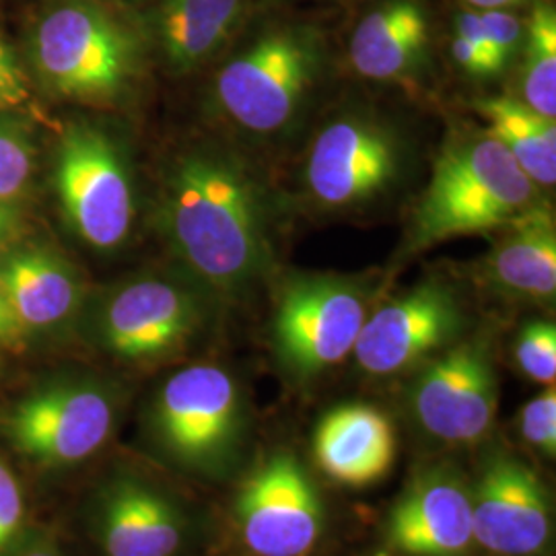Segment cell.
<instances>
[{
  "label": "cell",
  "mask_w": 556,
  "mask_h": 556,
  "mask_svg": "<svg viewBox=\"0 0 556 556\" xmlns=\"http://www.w3.org/2000/svg\"><path fill=\"white\" fill-rule=\"evenodd\" d=\"M157 223L184 273L217 299L245 298L275 268V202L236 144L178 151L161 176Z\"/></svg>",
  "instance_id": "6da1fadb"
},
{
  "label": "cell",
  "mask_w": 556,
  "mask_h": 556,
  "mask_svg": "<svg viewBox=\"0 0 556 556\" xmlns=\"http://www.w3.org/2000/svg\"><path fill=\"white\" fill-rule=\"evenodd\" d=\"M326 73L328 48L316 25L268 21L220 62L211 108L245 139H285L307 116Z\"/></svg>",
  "instance_id": "7a4b0ae2"
},
{
  "label": "cell",
  "mask_w": 556,
  "mask_h": 556,
  "mask_svg": "<svg viewBox=\"0 0 556 556\" xmlns=\"http://www.w3.org/2000/svg\"><path fill=\"white\" fill-rule=\"evenodd\" d=\"M542 200L536 184L491 135L454 132L410 213L397 258H415L456 238L493 236Z\"/></svg>",
  "instance_id": "3957f363"
},
{
  "label": "cell",
  "mask_w": 556,
  "mask_h": 556,
  "mask_svg": "<svg viewBox=\"0 0 556 556\" xmlns=\"http://www.w3.org/2000/svg\"><path fill=\"white\" fill-rule=\"evenodd\" d=\"M147 435L169 466L190 477L223 480L241 462L250 408L233 371L192 363L165 379L147 410Z\"/></svg>",
  "instance_id": "277c9868"
},
{
  "label": "cell",
  "mask_w": 556,
  "mask_h": 556,
  "mask_svg": "<svg viewBox=\"0 0 556 556\" xmlns=\"http://www.w3.org/2000/svg\"><path fill=\"white\" fill-rule=\"evenodd\" d=\"M413 163V140L396 119L353 105L332 114L314 132L301 184L305 199L319 213H365L396 194Z\"/></svg>",
  "instance_id": "5b68a950"
},
{
  "label": "cell",
  "mask_w": 556,
  "mask_h": 556,
  "mask_svg": "<svg viewBox=\"0 0 556 556\" xmlns=\"http://www.w3.org/2000/svg\"><path fill=\"white\" fill-rule=\"evenodd\" d=\"M376 285L337 273H293L277 285L270 346L278 367L305 383L353 357L376 307Z\"/></svg>",
  "instance_id": "8992f818"
},
{
  "label": "cell",
  "mask_w": 556,
  "mask_h": 556,
  "mask_svg": "<svg viewBox=\"0 0 556 556\" xmlns=\"http://www.w3.org/2000/svg\"><path fill=\"white\" fill-rule=\"evenodd\" d=\"M215 301L188 273L126 278L93 307V340L122 363H160L184 353L204 332Z\"/></svg>",
  "instance_id": "52a82bcc"
},
{
  "label": "cell",
  "mask_w": 556,
  "mask_h": 556,
  "mask_svg": "<svg viewBox=\"0 0 556 556\" xmlns=\"http://www.w3.org/2000/svg\"><path fill=\"white\" fill-rule=\"evenodd\" d=\"M41 83L64 100L108 103L139 77L137 36L103 9L64 4L46 15L34 41Z\"/></svg>",
  "instance_id": "ba28073f"
},
{
  "label": "cell",
  "mask_w": 556,
  "mask_h": 556,
  "mask_svg": "<svg viewBox=\"0 0 556 556\" xmlns=\"http://www.w3.org/2000/svg\"><path fill=\"white\" fill-rule=\"evenodd\" d=\"M119 400L103 379L68 376L34 388L0 420L9 445L43 470L98 456L118 427Z\"/></svg>",
  "instance_id": "9c48e42d"
},
{
  "label": "cell",
  "mask_w": 556,
  "mask_h": 556,
  "mask_svg": "<svg viewBox=\"0 0 556 556\" xmlns=\"http://www.w3.org/2000/svg\"><path fill=\"white\" fill-rule=\"evenodd\" d=\"M54 184L71 229L96 250H116L137 220V184L124 144L96 124L66 130Z\"/></svg>",
  "instance_id": "30bf717a"
},
{
  "label": "cell",
  "mask_w": 556,
  "mask_h": 556,
  "mask_svg": "<svg viewBox=\"0 0 556 556\" xmlns=\"http://www.w3.org/2000/svg\"><path fill=\"white\" fill-rule=\"evenodd\" d=\"M498 379L489 340L459 338L417 367L408 408L418 427L447 445H472L493 429Z\"/></svg>",
  "instance_id": "8fae6325"
},
{
  "label": "cell",
  "mask_w": 556,
  "mask_h": 556,
  "mask_svg": "<svg viewBox=\"0 0 556 556\" xmlns=\"http://www.w3.org/2000/svg\"><path fill=\"white\" fill-rule=\"evenodd\" d=\"M466 324L456 287L443 278H425L371 309L353 357L374 378L406 374L457 342Z\"/></svg>",
  "instance_id": "7c38bea8"
},
{
  "label": "cell",
  "mask_w": 556,
  "mask_h": 556,
  "mask_svg": "<svg viewBox=\"0 0 556 556\" xmlns=\"http://www.w3.org/2000/svg\"><path fill=\"white\" fill-rule=\"evenodd\" d=\"M239 540L254 556H307L324 532L318 486L291 452H275L243 480L233 503Z\"/></svg>",
  "instance_id": "4fadbf2b"
},
{
  "label": "cell",
  "mask_w": 556,
  "mask_h": 556,
  "mask_svg": "<svg viewBox=\"0 0 556 556\" xmlns=\"http://www.w3.org/2000/svg\"><path fill=\"white\" fill-rule=\"evenodd\" d=\"M475 542L498 556L542 555L553 540V501L536 472L493 450L470 486Z\"/></svg>",
  "instance_id": "5bb4252c"
},
{
  "label": "cell",
  "mask_w": 556,
  "mask_h": 556,
  "mask_svg": "<svg viewBox=\"0 0 556 556\" xmlns=\"http://www.w3.org/2000/svg\"><path fill=\"white\" fill-rule=\"evenodd\" d=\"M91 526L103 556H179L192 534L184 505L137 472H114L93 498Z\"/></svg>",
  "instance_id": "9a60e30c"
},
{
  "label": "cell",
  "mask_w": 556,
  "mask_h": 556,
  "mask_svg": "<svg viewBox=\"0 0 556 556\" xmlns=\"http://www.w3.org/2000/svg\"><path fill=\"white\" fill-rule=\"evenodd\" d=\"M386 542L406 556H459L475 542L470 484L454 468L422 472L397 498Z\"/></svg>",
  "instance_id": "2e32d148"
},
{
  "label": "cell",
  "mask_w": 556,
  "mask_h": 556,
  "mask_svg": "<svg viewBox=\"0 0 556 556\" xmlns=\"http://www.w3.org/2000/svg\"><path fill=\"white\" fill-rule=\"evenodd\" d=\"M433 50V21L422 0H379L357 21L349 60L363 79L417 85Z\"/></svg>",
  "instance_id": "e0dca14e"
},
{
  "label": "cell",
  "mask_w": 556,
  "mask_h": 556,
  "mask_svg": "<svg viewBox=\"0 0 556 556\" xmlns=\"http://www.w3.org/2000/svg\"><path fill=\"white\" fill-rule=\"evenodd\" d=\"M482 260L484 282L503 298L553 303L556 298V219L553 204L538 202L493 233Z\"/></svg>",
  "instance_id": "ac0fdd59"
},
{
  "label": "cell",
  "mask_w": 556,
  "mask_h": 556,
  "mask_svg": "<svg viewBox=\"0 0 556 556\" xmlns=\"http://www.w3.org/2000/svg\"><path fill=\"white\" fill-rule=\"evenodd\" d=\"M314 457L324 475L346 486H367L386 477L396 459V433L386 413L349 402L319 418Z\"/></svg>",
  "instance_id": "d6986e66"
},
{
  "label": "cell",
  "mask_w": 556,
  "mask_h": 556,
  "mask_svg": "<svg viewBox=\"0 0 556 556\" xmlns=\"http://www.w3.org/2000/svg\"><path fill=\"white\" fill-rule=\"evenodd\" d=\"M0 282L23 330H52L77 316L85 287L79 270L48 248H20L0 264Z\"/></svg>",
  "instance_id": "ffe728a7"
},
{
  "label": "cell",
  "mask_w": 556,
  "mask_h": 556,
  "mask_svg": "<svg viewBox=\"0 0 556 556\" xmlns=\"http://www.w3.org/2000/svg\"><path fill=\"white\" fill-rule=\"evenodd\" d=\"M256 0H161L155 31L169 71L190 75L215 62L241 34Z\"/></svg>",
  "instance_id": "44dd1931"
},
{
  "label": "cell",
  "mask_w": 556,
  "mask_h": 556,
  "mask_svg": "<svg viewBox=\"0 0 556 556\" xmlns=\"http://www.w3.org/2000/svg\"><path fill=\"white\" fill-rule=\"evenodd\" d=\"M475 110L484 122L482 130L497 140L540 190L555 188V118H546L519 98L507 96L482 98Z\"/></svg>",
  "instance_id": "7402d4cb"
},
{
  "label": "cell",
  "mask_w": 556,
  "mask_h": 556,
  "mask_svg": "<svg viewBox=\"0 0 556 556\" xmlns=\"http://www.w3.org/2000/svg\"><path fill=\"white\" fill-rule=\"evenodd\" d=\"M519 100L538 114L556 119V9L553 0H534L519 54Z\"/></svg>",
  "instance_id": "603a6c76"
},
{
  "label": "cell",
  "mask_w": 556,
  "mask_h": 556,
  "mask_svg": "<svg viewBox=\"0 0 556 556\" xmlns=\"http://www.w3.org/2000/svg\"><path fill=\"white\" fill-rule=\"evenodd\" d=\"M519 371L542 386H555L556 326L551 319H528L514 346Z\"/></svg>",
  "instance_id": "cb8c5ba5"
},
{
  "label": "cell",
  "mask_w": 556,
  "mask_h": 556,
  "mask_svg": "<svg viewBox=\"0 0 556 556\" xmlns=\"http://www.w3.org/2000/svg\"><path fill=\"white\" fill-rule=\"evenodd\" d=\"M34 174V144L15 119H0V202L23 194Z\"/></svg>",
  "instance_id": "d4e9b609"
},
{
  "label": "cell",
  "mask_w": 556,
  "mask_h": 556,
  "mask_svg": "<svg viewBox=\"0 0 556 556\" xmlns=\"http://www.w3.org/2000/svg\"><path fill=\"white\" fill-rule=\"evenodd\" d=\"M519 433L523 441L544 456H556V390H546L528 400L519 413Z\"/></svg>",
  "instance_id": "484cf974"
},
{
  "label": "cell",
  "mask_w": 556,
  "mask_h": 556,
  "mask_svg": "<svg viewBox=\"0 0 556 556\" xmlns=\"http://www.w3.org/2000/svg\"><path fill=\"white\" fill-rule=\"evenodd\" d=\"M480 21L495 54L501 73H505L521 54L526 38V21L516 15L511 9L497 11H478Z\"/></svg>",
  "instance_id": "4316f807"
},
{
  "label": "cell",
  "mask_w": 556,
  "mask_h": 556,
  "mask_svg": "<svg viewBox=\"0 0 556 556\" xmlns=\"http://www.w3.org/2000/svg\"><path fill=\"white\" fill-rule=\"evenodd\" d=\"M27 505L20 478L0 459V556L7 555L25 536Z\"/></svg>",
  "instance_id": "83f0119b"
},
{
  "label": "cell",
  "mask_w": 556,
  "mask_h": 556,
  "mask_svg": "<svg viewBox=\"0 0 556 556\" xmlns=\"http://www.w3.org/2000/svg\"><path fill=\"white\" fill-rule=\"evenodd\" d=\"M29 98V87L21 71L20 62L9 50L4 41H0V112L13 110Z\"/></svg>",
  "instance_id": "f1b7e54d"
},
{
  "label": "cell",
  "mask_w": 556,
  "mask_h": 556,
  "mask_svg": "<svg viewBox=\"0 0 556 556\" xmlns=\"http://www.w3.org/2000/svg\"><path fill=\"white\" fill-rule=\"evenodd\" d=\"M2 556H64L60 551L59 538L50 532L25 534L20 542Z\"/></svg>",
  "instance_id": "f546056e"
},
{
  "label": "cell",
  "mask_w": 556,
  "mask_h": 556,
  "mask_svg": "<svg viewBox=\"0 0 556 556\" xmlns=\"http://www.w3.org/2000/svg\"><path fill=\"white\" fill-rule=\"evenodd\" d=\"M23 334H25V330L15 316V312L7 299V293H4V287L0 282V342L17 344Z\"/></svg>",
  "instance_id": "4dcf8cb0"
},
{
  "label": "cell",
  "mask_w": 556,
  "mask_h": 556,
  "mask_svg": "<svg viewBox=\"0 0 556 556\" xmlns=\"http://www.w3.org/2000/svg\"><path fill=\"white\" fill-rule=\"evenodd\" d=\"M20 227V215L9 202H0V245L15 236Z\"/></svg>",
  "instance_id": "1f68e13d"
},
{
  "label": "cell",
  "mask_w": 556,
  "mask_h": 556,
  "mask_svg": "<svg viewBox=\"0 0 556 556\" xmlns=\"http://www.w3.org/2000/svg\"><path fill=\"white\" fill-rule=\"evenodd\" d=\"M466 9L472 11H497V9H511L516 11L517 7L530 2V0H462Z\"/></svg>",
  "instance_id": "d6a6232c"
}]
</instances>
